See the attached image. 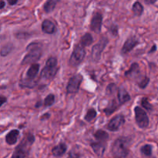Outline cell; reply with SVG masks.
Masks as SVG:
<instances>
[{"label": "cell", "instance_id": "obj_12", "mask_svg": "<svg viewBox=\"0 0 158 158\" xmlns=\"http://www.w3.org/2000/svg\"><path fill=\"white\" fill-rule=\"evenodd\" d=\"M90 146L94 150V153L99 157H103L104 154V151L106 150V142L99 141L91 143Z\"/></svg>", "mask_w": 158, "mask_h": 158}, {"label": "cell", "instance_id": "obj_18", "mask_svg": "<svg viewBox=\"0 0 158 158\" xmlns=\"http://www.w3.org/2000/svg\"><path fill=\"white\" fill-rule=\"evenodd\" d=\"M67 151V147L65 143H60L57 146L54 147L52 150V154H53L55 157H61L63 156L65 153Z\"/></svg>", "mask_w": 158, "mask_h": 158}, {"label": "cell", "instance_id": "obj_31", "mask_svg": "<svg viewBox=\"0 0 158 158\" xmlns=\"http://www.w3.org/2000/svg\"><path fill=\"white\" fill-rule=\"evenodd\" d=\"M109 30L110 32L112 33L113 35L114 36H117L118 35V26L115 24H112L109 28Z\"/></svg>", "mask_w": 158, "mask_h": 158}, {"label": "cell", "instance_id": "obj_16", "mask_svg": "<svg viewBox=\"0 0 158 158\" xmlns=\"http://www.w3.org/2000/svg\"><path fill=\"white\" fill-rule=\"evenodd\" d=\"M19 136V131L18 130H12L6 136V143L9 145H14L16 143Z\"/></svg>", "mask_w": 158, "mask_h": 158}, {"label": "cell", "instance_id": "obj_30", "mask_svg": "<svg viewBox=\"0 0 158 158\" xmlns=\"http://www.w3.org/2000/svg\"><path fill=\"white\" fill-rule=\"evenodd\" d=\"M29 36H30V34L28 33V32H21L15 34V37L19 39V40H26V39H27Z\"/></svg>", "mask_w": 158, "mask_h": 158}, {"label": "cell", "instance_id": "obj_4", "mask_svg": "<svg viewBox=\"0 0 158 158\" xmlns=\"http://www.w3.org/2000/svg\"><path fill=\"white\" fill-rule=\"evenodd\" d=\"M59 69L58 63L56 57H49L46 61L44 68L42 69L40 77L46 80H52L56 75Z\"/></svg>", "mask_w": 158, "mask_h": 158}, {"label": "cell", "instance_id": "obj_25", "mask_svg": "<svg viewBox=\"0 0 158 158\" xmlns=\"http://www.w3.org/2000/svg\"><path fill=\"white\" fill-rule=\"evenodd\" d=\"M140 153L146 157H151L152 154V146L150 144H145L140 148Z\"/></svg>", "mask_w": 158, "mask_h": 158}, {"label": "cell", "instance_id": "obj_34", "mask_svg": "<svg viewBox=\"0 0 158 158\" xmlns=\"http://www.w3.org/2000/svg\"><path fill=\"white\" fill-rule=\"evenodd\" d=\"M157 0H144L145 3L148 5H151V4H154V3L157 2Z\"/></svg>", "mask_w": 158, "mask_h": 158}, {"label": "cell", "instance_id": "obj_3", "mask_svg": "<svg viewBox=\"0 0 158 158\" xmlns=\"http://www.w3.org/2000/svg\"><path fill=\"white\" fill-rule=\"evenodd\" d=\"M35 141V137L32 134H29L26 135L24 140L19 144V146L15 148L12 157L16 158H23L28 155L29 151V147H30Z\"/></svg>", "mask_w": 158, "mask_h": 158}, {"label": "cell", "instance_id": "obj_8", "mask_svg": "<svg viewBox=\"0 0 158 158\" xmlns=\"http://www.w3.org/2000/svg\"><path fill=\"white\" fill-rule=\"evenodd\" d=\"M82 81H83V76L81 74H76L73 76L69 79L67 86H66L67 94H77L80 89Z\"/></svg>", "mask_w": 158, "mask_h": 158}, {"label": "cell", "instance_id": "obj_19", "mask_svg": "<svg viewBox=\"0 0 158 158\" xmlns=\"http://www.w3.org/2000/svg\"><path fill=\"white\" fill-rule=\"evenodd\" d=\"M118 106H119V105L117 104V103L116 102V100H113L112 101L110 102L109 104H108V106L104 109L103 112H104L107 116L111 115V114H114V113L117 110V108H118Z\"/></svg>", "mask_w": 158, "mask_h": 158}, {"label": "cell", "instance_id": "obj_6", "mask_svg": "<svg viewBox=\"0 0 158 158\" xmlns=\"http://www.w3.org/2000/svg\"><path fill=\"white\" fill-rule=\"evenodd\" d=\"M134 113H135L136 123L138 125L139 127L142 129L148 127L149 126L150 121L146 111L140 106H136L134 108Z\"/></svg>", "mask_w": 158, "mask_h": 158}, {"label": "cell", "instance_id": "obj_26", "mask_svg": "<svg viewBox=\"0 0 158 158\" xmlns=\"http://www.w3.org/2000/svg\"><path fill=\"white\" fill-rule=\"evenodd\" d=\"M96 117H97V111L94 109H93V108H91V109H89V110L87 111L84 119L86 121L90 122L91 120H94Z\"/></svg>", "mask_w": 158, "mask_h": 158}, {"label": "cell", "instance_id": "obj_7", "mask_svg": "<svg viewBox=\"0 0 158 158\" xmlns=\"http://www.w3.org/2000/svg\"><path fill=\"white\" fill-rule=\"evenodd\" d=\"M109 43V40L106 36H103L100 40V41L94 45L92 48V52H91V56L94 61H99L101 58V55L103 51L104 50L105 47Z\"/></svg>", "mask_w": 158, "mask_h": 158}, {"label": "cell", "instance_id": "obj_21", "mask_svg": "<svg viewBox=\"0 0 158 158\" xmlns=\"http://www.w3.org/2000/svg\"><path fill=\"white\" fill-rule=\"evenodd\" d=\"M94 137L99 141L106 142V140L109 139V134L103 130H98L94 134Z\"/></svg>", "mask_w": 158, "mask_h": 158}, {"label": "cell", "instance_id": "obj_20", "mask_svg": "<svg viewBox=\"0 0 158 158\" xmlns=\"http://www.w3.org/2000/svg\"><path fill=\"white\" fill-rule=\"evenodd\" d=\"M94 42V38H93L92 35L89 32H86L85 35H83L81 37L80 40V44L83 46V47H86V46H90Z\"/></svg>", "mask_w": 158, "mask_h": 158}, {"label": "cell", "instance_id": "obj_23", "mask_svg": "<svg viewBox=\"0 0 158 158\" xmlns=\"http://www.w3.org/2000/svg\"><path fill=\"white\" fill-rule=\"evenodd\" d=\"M132 10L134 15L136 16H140L143 12V6L139 2H136L132 6Z\"/></svg>", "mask_w": 158, "mask_h": 158}, {"label": "cell", "instance_id": "obj_36", "mask_svg": "<svg viewBox=\"0 0 158 158\" xmlns=\"http://www.w3.org/2000/svg\"><path fill=\"white\" fill-rule=\"evenodd\" d=\"M7 2H9V4L10 5V6H14V5L16 4L18 0H7Z\"/></svg>", "mask_w": 158, "mask_h": 158}, {"label": "cell", "instance_id": "obj_24", "mask_svg": "<svg viewBox=\"0 0 158 158\" xmlns=\"http://www.w3.org/2000/svg\"><path fill=\"white\" fill-rule=\"evenodd\" d=\"M13 49V45L12 43H8V44L5 45L0 50V55L2 56H6L9 55Z\"/></svg>", "mask_w": 158, "mask_h": 158}, {"label": "cell", "instance_id": "obj_22", "mask_svg": "<svg viewBox=\"0 0 158 158\" xmlns=\"http://www.w3.org/2000/svg\"><path fill=\"white\" fill-rule=\"evenodd\" d=\"M60 0H47L46 3L44 4L43 9H44L45 12L49 13V12H52L56 6V4L59 2Z\"/></svg>", "mask_w": 158, "mask_h": 158}, {"label": "cell", "instance_id": "obj_15", "mask_svg": "<svg viewBox=\"0 0 158 158\" xmlns=\"http://www.w3.org/2000/svg\"><path fill=\"white\" fill-rule=\"evenodd\" d=\"M140 66H139V64L137 63H134L131 65V68L125 73V77L127 78H136L137 76L140 74Z\"/></svg>", "mask_w": 158, "mask_h": 158}, {"label": "cell", "instance_id": "obj_11", "mask_svg": "<svg viewBox=\"0 0 158 158\" xmlns=\"http://www.w3.org/2000/svg\"><path fill=\"white\" fill-rule=\"evenodd\" d=\"M139 44V40L134 36H131L126 40V42L123 44V48L121 49V52L123 54L129 53L131 51H132L137 45Z\"/></svg>", "mask_w": 158, "mask_h": 158}, {"label": "cell", "instance_id": "obj_28", "mask_svg": "<svg viewBox=\"0 0 158 158\" xmlns=\"http://www.w3.org/2000/svg\"><path fill=\"white\" fill-rule=\"evenodd\" d=\"M141 105L146 110L151 111L153 110V106L150 103V102L148 101V99L146 98V97H143V98L142 99Z\"/></svg>", "mask_w": 158, "mask_h": 158}, {"label": "cell", "instance_id": "obj_2", "mask_svg": "<svg viewBox=\"0 0 158 158\" xmlns=\"http://www.w3.org/2000/svg\"><path fill=\"white\" fill-rule=\"evenodd\" d=\"M26 50H29V52L25 56L22 61L21 65H26L34 63L38 61L42 56V49L40 43H32L26 48Z\"/></svg>", "mask_w": 158, "mask_h": 158}, {"label": "cell", "instance_id": "obj_32", "mask_svg": "<svg viewBox=\"0 0 158 158\" xmlns=\"http://www.w3.org/2000/svg\"><path fill=\"white\" fill-rule=\"evenodd\" d=\"M117 88L116 85L114 83H111L106 88V94H113L114 92H115V89Z\"/></svg>", "mask_w": 158, "mask_h": 158}, {"label": "cell", "instance_id": "obj_37", "mask_svg": "<svg viewBox=\"0 0 158 158\" xmlns=\"http://www.w3.org/2000/svg\"><path fill=\"white\" fill-rule=\"evenodd\" d=\"M5 2L4 1H0V9H2V8L5 7Z\"/></svg>", "mask_w": 158, "mask_h": 158}, {"label": "cell", "instance_id": "obj_33", "mask_svg": "<svg viewBox=\"0 0 158 158\" xmlns=\"http://www.w3.org/2000/svg\"><path fill=\"white\" fill-rule=\"evenodd\" d=\"M6 101H7V98H6V97L1 96V97H0V107H1L5 103H6Z\"/></svg>", "mask_w": 158, "mask_h": 158}, {"label": "cell", "instance_id": "obj_14", "mask_svg": "<svg viewBox=\"0 0 158 158\" xmlns=\"http://www.w3.org/2000/svg\"><path fill=\"white\" fill-rule=\"evenodd\" d=\"M117 96H118V100L120 105L124 104V103H127V102H129L131 100V96H130L129 93L123 87L119 88Z\"/></svg>", "mask_w": 158, "mask_h": 158}, {"label": "cell", "instance_id": "obj_29", "mask_svg": "<svg viewBox=\"0 0 158 158\" xmlns=\"http://www.w3.org/2000/svg\"><path fill=\"white\" fill-rule=\"evenodd\" d=\"M150 82V79L148 77H144L138 83V86L140 89H145L148 86V83Z\"/></svg>", "mask_w": 158, "mask_h": 158}, {"label": "cell", "instance_id": "obj_10", "mask_svg": "<svg viewBox=\"0 0 158 158\" xmlns=\"http://www.w3.org/2000/svg\"><path fill=\"white\" fill-rule=\"evenodd\" d=\"M102 23H103V15L100 12H96L93 15L90 23V29L96 33L101 32Z\"/></svg>", "mask_w": 158, "mask_h": 158}, {"label": "cell", "instance_id": "obj_17", "mask_svg": "<svg viewBox=\"0 0 158 158\" xmlns=\"http://www.w3.org/2000/svg\"><path fill=\"white\" fill-rule=\"evenodd\" d=\"M39 70H40V64L35 63H32V65L29 67L26 73V78L29 79V80H34L38 74Z\"/></svg>", "mask_w": 158, "mask_h": 158}, {"label": "cell", "instance_id": "obj_38", "mask_svg": "<svg viewBox=\"0 0 158 158\" xmlns=\"http://www.w3.org/2000/svg\"><path fill=\"white\" fill-rule=\"evenodd\" d=\"M41 102H38V103H37L36 105H35V107H39V106H40V105H42V103H40Z\"/></svg>", "mask_w": 158, "mask_h": 158}, {"label": "cell", "instance_id": "obj_5", "mask_svg": "<svg viewBox=\"0 0 158 158\" xmlns=\"http://www.w3.org/2000/svg\"><path fill=\"white\" fill-rule=\"evenodd\" d=\"M85 56H86V51L84 47L81 44L77 45L69 58V65L73 67L79 66L84 60Z\"/></svg>", "mask_w": 158, "mask_h": 158}, {"label": "cell", "instance_id": "obj_13", "mask_svg": "<svg viewBox=\"0 0 158 158\" xmlns=\"http://www.w3.org/2000/svg\"><path fill=\"white\" fill-rule=\"evenodd\" d=\"M42 30L46 34H53L56 31V27L52 21L45 19L42 23Z\"/></svg>", "mask_w": 158, "mask_h": 158}, {"label": "cell", "instance_id": "obj_27", "mask_svg": "<svg viewBox=\"0 0 158 158\" xmlns=\"http://www.w3.org/2000/svg\"><path fill=\"white\" fill-rule=\"evenodd\" d=\"M55 102V96L53 94H49L44 100V105L46 106H51Z\"/></svg>", "mask_w": 158, "mask_h": 158}, {"label": "cell", "instance_id": "obj_9", "mask_svg": "<svg viewBox=\"0 0 158 158\" xmlns=\"http://www.w3.org/2000/svg\"><path fill=\"white\" fill-rule=\"evenodd\" d=\"M125 123V117L124 116L122 115V114H118L116 117H114V118L111 119L110 121L109 122L107 125H106V128L107 130H109L110 131H117Z\"/></svg>", "mask_w": 158, "mask_h": 158}, {"label": "cell", "instance_id": "obj_35", "mask_svg": "<svg viewBox=\"0 0 158 158\" xmlns=\"http://www.w3.org/2000/svg\"><path fill=\"white\" fill-rule=\"evenodd\" d=\"M156 50H157V45L154 44V46H153V47L151 49V50L148 52V53H153V52H155Z\"/></svg>", "mask_w": 158, "mask_h": 158}, {"label": "cell", "instance_id": "obj_1", "mask_svg": "<svg viewBox=\"0 0 158 158\" xmlns=\"http://www.w3.org/2000/svg\"><path fill=\"white\" fill-rule=\"evenodd\" d=\"M131 140L127 137H120L113 143L111 152L115 157H126L129 154Z\"/></svg>", "mask_w": 158, "mask_h": 158}]
</instances>
